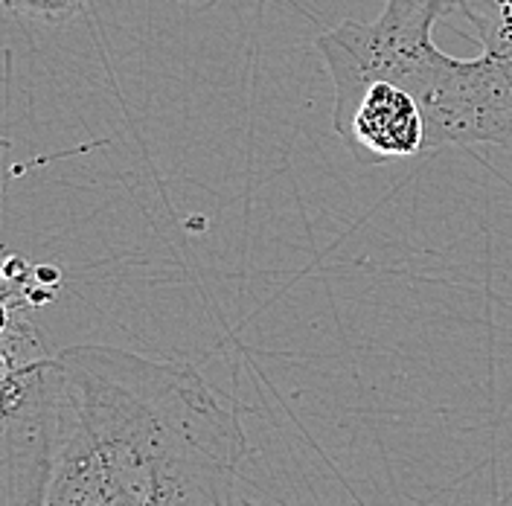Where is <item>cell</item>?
Segmentation results:
<instances>
[{
  "label": "cell",
  "mask_w": 512,
  "mask_h": 506,
  "mask_svg": "<svg viewBox=\"0 0 512 506\" xmlns=\"http://www.w3.org/2000/svg\"><path fill=\"white\" fill-rule=\"evenodd\" d=\"M53 437V358L0 373V506H44Z\"/></svg>",
  "instance_id": "3957f363"
},
{
  "label": "cell",
  "mask_w": 512,
  "mask_h": 506,
  "mask_svg": "<svg viewBox=\"0 0 512 506\" xmlns=\"http://www.w3.org/2000/svg\"><path fill=\"white\" fill-rule=\"evenodd\" d=\"M44 506H236L248 437L192 364L82 344L53 355Z\"/></svg>",
  "instance_id": "6da1fadb"
},
{
  "label": "cell",
  "mask_w": 512,
  "mask_h": 506,
  "mask_svg": "<svg viewBox=\"0 0 512 506\" xmlns=\"http://www.w3.org/2000/svg\"><path fill=\"white\" fill-rule=\"evenodd\" d=\"M9 12L21 15V18H32V21H47V24H59L73 18L85 0H0Z\"/></svg>",
  "instance_id": "5b68a950"
},
{
  "label": "cell",
  "mask_w": 512,
  "mask_h": 506,
  "mask_svg": "<svg viewBox=\"0 0 512 506\" xmlns=\"http://www.w3.org/2000/svg\"><path fill=\"white\" fill-rule=\"evenodd\" d=\"M451 0H384L376 21H344L318 35L332 99L387 82L422 108L431 155L448 146H489L492 73L483 56L457 59L434 41Z\"/></svg>",
  "instance_id": "7a4b0ae2"
},
{
  "label": "cell",
  "mask_w": 512,
  "mask_h": 506,
  "mask_svg": "<svg viewBox=\"0 0 512 506\" xmlns=\"http://www.w3.org/2000/svg\"><path fill=\"white\" fill-rule=\"evenodd\" d=\"M480 41L495 82L492 146L512 155V0H451Z\"/></svg>",
  "instance_id": "277c9868"
}]
</instances>
